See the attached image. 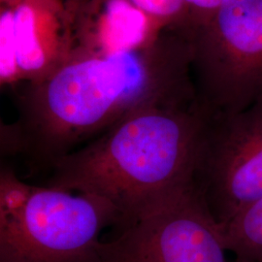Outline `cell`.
Wrapping results in <instances>:
<instances>
[{
    "instance_id": "obj_1",
    "label": "cell",
    "mask_w": 262,
    "mask_h": 262,
    "mask_svg": "<svg viewBox=\"0 0 262 262\" xmlns=\"http://www.w3.org/2000/svg\"><path fill=\"white\" fill-rule=\"evenodd\" d=\"M198 99L185 34L169 28L147 51L71 56L19 98V156L51 169L59 159L132 113L156 104Z\"/></svg>"
},
{
    "instance_id": "obj_2",
    "label": "cell",
    "mask_w": 262,
    "mask_h": 262,
    "mask_svg": "<svg viewBox=\"0 0 262 262\" xmlns=\"http://www.w3.org/2000/svg\"><path fill=\"white\" fill-rule=\"evenodd\" d=\"M210 116L199 99L144 107L59 159L47 186L102 197L122 225L193 184Z\"/></svg>"
},
{
    "instance_id": "obj_3",
    "label": "cell",
    "mask_w": 262,
    "mask_h": 262,
    "mask_svg": "<svg viewBox=\"0 0 262 262\" xmlns=\"http://www.w3.org/2000/svg\"><path fill=\"white\" fill-rule=\"evenodd\" d=\"M121 214L102 197L21 181L0 172V262H102L100 234Z\"/></svg>"
},
{
    "instance_id": "obj_4",
    "label": "cell",
    "mask_w": 262,
    "mask_h": 262,
    "mask_svg": "<svg viewBox=\"0 0 262 262\" xmlns=\"http://www.w3.org/2000/svg\"><path fill=\"white\" fill-rule=\"evenodd\" d=\"M197 97L211 115L240 112L262 96V0H224L181 27Z\"/></svg>"
},
{
    "instance_id": "obj_5",
    "label": "cell",
    "mask_w": 262,
    "mask_h": 262,
    "mask_svg": "<svg viewBox=\"0 0 262 262\" xmlns=\"http://www.w3.org/2000/svg\"><path fill=\"white\" fill-rule=\"evenodd\" d=\"M101 241L102 262H229L222 227L189 187L146 208Z\"/></svg>"
},
{
    "instance_id": "obj_6",
    "label": "cell",
    "mask_w": 262,
    "mask_h": 262,
    "mask_svg": "<svg viewBox=\"0 0 262 262\" xmlns=\"http://www.w3.org/2000/svg\"><path fill=\"white\" fill-rule=\"evenodd\" d=\"M194 186L220 226L262 199V96L240 112L211 115Z\"/></svg>"
},
{
    "instance_id": "obj_7",
    "label": "cell",
    "mask_w": 262,
    "mask_h": 262,
    "mask_svg": "<svg viewBox=\"0 0 262 262\" xmlns=\"http://www.w3.org/2000/svg\"><path fill=\"white\" fill-rule=\"evenodd\" d=\"M73 7L71 56L138 53L156 46L168 31L161 19L131 0H86Z\"/></svg>"
},
{
    "instance_id": "obj_8",
    "label": "cell",
    "mask_w": 262,
    "mask_h": 262,
    "mask_svg": "<svg viewBox=\"0 0 262 262\" xmlns=\"http://www.w3.org/2000/svg\"><path fill=\"white\" fill-rule=\"evenodd\" d=\"M14 27L23 82L46 80L69 58L73 44V7L67 0H6Z\"/></svg>"
},
{
    "instance_id": "obj_9",
    "label": "cell",
    "mask_w": 262,
    "mask_h": 262,
    "mask_svg": "<svg viewBox=\"0 0 262 262\" xmlns=\"http://www.w3.org/2000/svg\"><path fill=\"white\" fill-rule=\"evenodd\" d=\"M221 227L225 247L236 260L262 262V199Z\"/></svg>"
},
{
    "instance_id": "obj_10",
    "label": "cell",
    "mask_w": 262,
    "mask_h": 262,
    "mask_svg": "<svg viewBox=\"0 0 262 262\" xmlns=\"http://www.w3.org/2000/svg\"><path fill=\"white\" fill-rule=\"evenodd\" d=\"M23 82L14 27V9L0 0V84L15 86Z\"/></svg>"
},
{
    "instance_id": "obj_11",
    "label": "cell",
    "mask_w": 262,
    "mask_h": 262,
    "mask_svg": "<svg viewBox=\"0 0 262 262\" xmlns=\"http://www.w3.org/2000/svg\"><path fill=\"white\" fill-rule=\"evenodd\" d=\"M141 9L169 26H181L187 18L184 0H131Z\"/></svg>"
},
{
    "instance_id": "obj_12",
    "label": "cell",
    "mask_w": 262,
    "mask_h": 262,
    "mask_svg": "<svg viewBox=\"0 0 262 262\" xmlns=\"http://www.w3.org/2000/svg\"><path fill=\"white\" fill-rule=\"evenodd\" d=\"M187 6V18L183 25L203 19L217 9L224 0H184Z\"/></svg>"
},
{
    "instance_id": "obj_13",
    "label": "cell",
    "mask_w": 262,
    "mask_h": 262,
    "mask_svg": "<svg viewBox=\"0 0 262 262\" xmlns=\"http://www.w3.org/2000/svg\"><path fill=\"white\" fill-rule=\"evenodd\" d=\"M84 1H86V0H67V2H68L71 6H76V5L80 4V3H83Z\"/></svg>"
},
{
    "instance_id": "obj_14",
    "label": "cell",
    "mask_w": 262,
    "mask_h": 262,
    "mask_svg": "<svg viewBox=\"0 0 262 262\" xmlns=\"http://www.w3.org/2000/svg\"><path fill=\"white\" fill-rule=\"evenodd\" d=\"M236 262H250V261H240V260H236Z\"/></svg>"
}]
</instances>
